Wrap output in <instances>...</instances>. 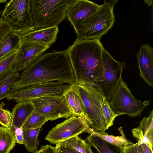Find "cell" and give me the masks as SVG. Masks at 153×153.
Segmentation results:
<instances>
[{
    "label": "cell",
    "instance_id": "cell-21",
    "mask_svg": "<svg viewBox=\"0 0 153 153\" xmlns=\"http://www.w3.org/2000/svg\"><path fill=\"white\" fill-rule=\"evenodd\" d=\"M85 140L99 153H122V147L109 143L96 136L90 134Z\"/></svg>",
    "mask_w": 153,
    "mask_h": 153
},
{
    "label": "cell",
    "instance_id": "cell-38",
    "mask_svg": "<svg viewBox=\"0 0 153 153\" xmlns=\"http://www.w3.org/2000/svg\"><path fill=\"white\" fill-rule=\"evenodd\" d=\"M33 153H44V152L43 149L40 148L39 150H36L35 152H33Z\"/></svg>",
    "mask_w": 153,
    "mask_h": 153
},
{
    "label": "cell",
    "instance_id": "cell-1",
    "mask_svg": "<svg viewBox=\"0 0 153 153\" xmlns=\"http://www.w3.org/2000/svg\"><path fill=\"white\" fill-rule=\"evenodd\" d=\"M76 83L67 50L45 53L23 70L11 89L19 90L42 83Z\"/></svg>",
    "mask_w": 153,
    "mask_h": 153
},
{
    "label": "cell",
    "instance_id": "cell-29",
    "mask_svg": "<svg viewBox=\"0 0 153 153\" xmlns=\"http://www.w3.org/2000/svg\"><path fill=\"white\" fill-rule=\"evenodd\" d=\"M17 50L13 51L0 59V73L7 69L12 68L16 59Z\"/></svg>",
    "mask_w": 153,
    "mask_h": 153
},
{
    "label": "cell",
    "instance_id": "cell-5",
    "mask_svg": "<svg viewBox=\"0 0 153 153\" xmlns=\"http://www.w3.org/2000/svg\"><path fill=\"white\" fill-rule=\"evenodd\" d=\"M1 18L20 35L35 30L32 19L30 0H11L7 2Z\"/></svg>",
    "mask_w": 153,
    "mask_h": 153
},
{
    "label": "cell",
    "instance_id": "cell-15",
    "mask_svg": "<svg viewBox=\"0 0 153 153\" xmlns=\"http://www.w3.org/2000/svg\"><path fill=\"white\" fill-rule=\"evenodd\" d=\"M58 26L35 29L21 35V42L51 46L56 39Z\"/></svg>",
    "mask_w": 153,
    "mask_h": 153
},
{
    "label": "cell",
    "instance_id": "cell-6",
    "mask_svg": "<svg viewBox=\"0 0 153 153\" xmlns=\"http://www.w3.org/2000/svg\"><path fill=\"white\" fill-rule=\"evenodd\" d=\"M113 9L104 3L100 5L77 34V39H100L106 34L115 22Z\"/></svg>",
    "mask_w": 153,
    "mask_h": 153
},
{
    "label": "cell",
    "instance_id": "cell-20",
    "mask_svg": "<svg viewBox=\"0 0 153 153\" xmlns=\"http://www.w3.org/2000/svg\"><path fill=\"white\" fill-rule=\"evenodd\" d=\"M12 68H9L0 73V100L5 98L12 85L20 75Z\"/></svg>",
    "mask_w": 153,
    "mask_h": 153
},
{
    "label": "cell",
    "instance_id": "cell-4",
    "mask_svg": "<svg viewBox=\"0 0 153 153\" xmlns=\"http://www.w3.org/2000/svg\"><path fill=\"white\" fill-rule=\"evenodd\" d=\"M81 97L91 123L90 128L94 131L105 133L107 125L101 107L104 97L94 84L72 85Z\"/></svg>",
    "mask_w": 153,
    "mask_h": 153
},
{
    "label": "cell",
    "instance_id": "cell-14",
    "mask_svg": "<svg viewBox=\"0 0 153 153\" xmlns=\"http://www.w3.org/2000/svg\"><path fill=\"white\" fill-rule=\"evenodd\" d=\"M140 77L153 86V49L148 44L143 45L136 54Z\"/></svg>",
    "mask_w": 153,
    "mask_h": 153
},
{
    "label": "cell",
    "instance_id": "cell-24",
    "mask_svg": "<svg viewBox=\"0 0 153 153\" xmlns=\"http://www.w3.org/2000/svg\"><path fill=\"white\" fill-rule=\"evenodd\" d=\"M42 127L23 130L24 144L28 151L33 152L38 149V135Z\"/></svg>",
    "mask_w": 153,
    "mask_h": 153
},
{
    "label": "cell",
    "instance_id": "cell-9",
    "mask_svg": "<svg viewBox=\"0 0 153 153\" xmlns=\"http://www.w3.org/2000/svg\"><path fill=\"white\" fill-rule=\"evenodd\" d=\"M71 85L59 82L42 83L19 90L11 89L5 98L17 103L50 95H63Z\"/></svg>",
    "mask_w": 153,
    "mask_h": 153
},
{
    "label": "cell",
    "instance_id": "cell-22",
    "mask_svg": "<svg viewBox=\"0 0 153 153\" xmlns=\"http://www.w3.org/2000/svg\"><path fill=\"white\" fill-rule=\"evenodd\" d=\"M16 143L14 131L7 127L0 126V153H10Z\"/></svg>",
    "mask_w": 153,
    "mask_h": 153
},
{
    "label": "cell",
    "instance_id": "cell-25",
    "mask_svg": "<svg viewBox=\"0 0 153 153\" xmlns=\"http://www.w3.org/2000/svg\"><path fill=\"white\" fill-rule=\"evenodd\" d=\"M81 153H94L91 146L86 140L78 136L72 137L62 142Z\"/></svg>",
    "mask_w": 153,
    "mask_h": 153
},
{
    "label": "cell",
    "instance_id": "cell-17",
    "mask_svg": "<svg viewBox=\"0 0 153 153\" xmlns=\"http://www.w3.org/2000/svg\"><path fill=\"white\" fill-rule=\"evenodd\" d=\"M72 115L78 117H84L87 119L90 124L89 119L83 103L79 95L74 88L71 85L63 95Z\"/></svg>",
    "mask_w": 153,
    "mask_h": 153
},
{
    "label": "cell",
    "instance_id": "cell-37",
    "mask_svg": "<svg viewBox=\"0 0 153 153\" xmlns=\"http://www.w3.org/2000/svg\"><path fill=\"white\" fill-rule=\"evenodd\" d=\"M145 3L148 6H151L152 4V0H144Z\"/></svg>",
    "mask_w": 153,
    "mask_h": 153
},
{
    "label": "cell",
    "instance_id": "cell-31",
    "mask_svg": "<svg viewBox=\"0 0 153 153\" xmlns=\"http://www.w3.org/2000/svg\"><path fill=\"white\" fill-rule=\"evenodd\" d=\"M122 153H144L141 144L136 143L122 147Z\"/></svg>",
    "mask_w": 153,
    "mask_h": 153
},
{
    "label": "cell",
    "instance_id": "cell-13",
    "mask_svg": "<svg viewBox=\"0 0 153 153\" xmlns=\"http://www.w3.org/2000/svg\"><path fill=\"white\" fill-rule=\"evenodd\" d=\"M51 46L21 42L13 67L15 72H19L37 60Z\"/></svg>",
    "mask_w": 153,
    "mask_h": 153
},
{
    "label": "cell",
    "instance_id": "cell-23",
    "mask_svg": "<svg viewBox=\"0 0 153 153\" xmlns=\"http://www.w3.org/2000/svg\"><path fill=\"white\" fill-rule=\"evenodd\" d=\"M118 130L121 134V136H115L109 135L106 132L101 133L94 131L91 135L97 136L109 143L121 147L123 146H129L134 143L126 137L121 127H119Z\"/></svg>",
    "mask_w": 153,
    "mask_h": 153
},
{
    "label": "cell",
    "instance_id": "cell-3",
    "mask_svg": "<svg viewBox=\"0 0 153 153\" xmlns=\"http://www.w3.org/2000/svg\"><path fill=\"white\" fill-rule=\"evenodd\" d=\"M74 0H30L32 19L35 29L58 26L66 17Z\"/></svg>",
    "mask_w": 153,
    "mask_h": 153
},
{
    "label": "cell",
    "instance_id": "cell-8",
    "mask_svg": "<svg viewBox=\"0 0 153 153\" xmlns=\"http://www.w3.org/2000/svg\"><path fill=\"white\" fill-rule=\"evenodd\" d=\"M102 58L103 71L94 85L108 102L122 79L124 64L115 60L105 49Z\"/></svg>",
    "mask_w": 153,
    "mask_h": 153
},
{
    "label": "cell",
    "instance_id": "cell-28",
    "mask_svg": "<svg viewBox=\"0 0 153 153\" xmlns=\"http://www.w3.org/2000/svg\"><path fill=\"white\" fill-rule=\"evenodd\" d=\"M101 104L103 115L108 129L113 125L114 120L118 115L116 114L112 110L108 102L107 101L104 97Z\"/></svg>",
    "mask_w": 153,
    "mask_h": 153
},
{
    "label": "cell",
    "instance_id": "cell-34",
    "mask_svg": "<svg viewBox=\"0 0 153 153\" xmlns=\"http://www.w3.org/2000/svg\"><path fill=\"white\" fill-rule=\"evenodd\" d=\"M40 148L43 149L44 153H55L54 147L50 145H42Z\"/></svg>",
    "mask_w": 153,
    "mask_h": 153
},
{
    "label": "cell",
    "instance_id": "cell-36",
    "mask_svg": "<svg viewBox=\"0 0 153 153\" xmlns=\"http://www.w3.org/2000/svg\"><path fill=\"white\" fill-rule=\"evenodd\" d=\"M144 153H153V151L145 143L141 144Z\"/></svg>",
    "mask_w": 153,
    "mask_h": 153
},
{
    "label": "cell",
    "instance_id": "cell-26",
    "mask_svg": "<svg viewBox=\"0 0 153 153\" xmlns=\"http://www.w3.org/2000/svg\"><path fill=\"white\" fill-rule=\"evenodd\" d=\"M47 121L45 117L35 110L25 121L21 128L23 130L36 128L42 127Z\"/></svg>",
    "mask_w": 153,
    "mask_h": 153
},
{
    "label": "cell",
    "instance_id": "cell-27",
    "mask_svg": "<svg viewBox=\"0 0 153 153\" xmlns=\"http://www.w3.org/2000/svg\"><path fill=\"white\" fill-rule=\"evenodd\" d=\"M5 105L4 102H1L0 104V124L14 131V129L13 125V113L9 110L3 108Z\"/></svg>",
    "mask_w": 153,
    "mask_h": 153
},
{
    "label": "cell",
    "instance_id": "cell-30",
    "mask_svg": "<svg viewBox=\"0 0 153 153\" xmlns=\"http://www.w3.org/2000/svg\"><path fill=\"white\" fill-rule=\"evenodd\" d=\"M12 31L11 25L0 18V42L7 34Z\"/></svg>",
    "mask_w": 153,
    "mask_h": 153
},
{
    "label": "cell",
    "instance_id": "cell-2",
    "mask_svg": "<svg viewBox=\"0 0 153 153\" xmlns=\"http://www.w3.org/2000/svg\"><path fill=\"white\" fill-rule=\"evenodd\" d=\"M104 49L100 39L76 40L67 49L76 83L94 84L102 74Z\"/></svg>",
    "mask_w": 153,
    "mask_h": 153
},
{
    "label": "cell",
    "instance_id": "cell-39",
    "mask_svg": "<svg viewBox=\"0 0 153 153\" xmlns=\"http://www.w3.org/2000/svg\"><path fill=\"white\" fill-rule=\"evenodd\" d=\"M7 3L6 0H0V4L2 3Z\"/></svg>",
    "mask_w": 153,
    "mask_h": 153
},
{
    "label": "cell",
    "instance_id": "cell-16",
    "mask_svg": "<svg viewBox=\"0 0 153 153\" xmlns=\"http://www.w3.org/2000/svg\"><path fill=\"white\" fill-rule=\"evenodd\" d=\"M153 111L147 117L143 118L138 126L132 130L133 136L140 145L145 143L152 150L153 148Z\"/></svg>",
    "mask_w": 153,
    "mask_h": 153
},
{
    "label": "cell",
    "instance_id": "cell-40",
    "mask_svg": "<svg viewBox=\"0 0 153 153\" xmlns=\"http://www.w3.org/2000/svg\"><path fill=\"white\" fill-rule=\"evenodd\" d=\"M77 153H80V152H77Z\"/></svg>",
    "mask_w": 153,
    "mask_h": 153
},
{
    "label": "cell",
    "instance_id": "cell-12",
    "mask_svg": "<svg viewBox=\"0 0 153 153\" xmlns=\"http://www.w3.org/2000/svg\"><path fill=\"white\" fill-rule=\"evenodd\" d=\"M100 6L86 0H74L72 3L67 10L66 17L72 24L77 34Z\"/></svg>",
    "mask_w": 153,
    "mask_h": 153
},
{
    "label": "cell",
    "instance_id": "cell-41",
    "mask_svg": "<svg viewBox=\"0 0 153 153\" xmlns=\"http://www.w3.org/2000/svg\"><path fill=\"white\" fill-rule=\"evenodd\" d=\"M1 14V13H0V14Z\"/></svg>",
    "mask_w": 153,
    "mask_h": 153
},
{
    "label": "cell",
    "instance_id": "cell-35",
    "mask_svg": "<svg viewBox=\"0 0 153 153\" xmlns=\"http://www.w3.org/2000/svg\"><path fill=\"white\" fill-rule=\"evenodd\" d=\"M118 1V0H105L103 3L113 8Z\"/></svg>",
    "mask_w": 153,
    "mask_h": 153
},
{
    "label": "cell",
    "instance_id": "cell-32",
    "mask_svg": "<svg viewBox=\"0 0 153 153\" xmlns=\"http://www.w3.org/2000/svg\"><path fill=\"white\" fill-rule=\"evenodd\" d=\"M55 145L56 146L54 147L55 153H77L78 152L75 149L62 142Z\"/></svg>",
    "mask_w": 153,
    "mask_h": 153
},
{
    "label": "cell",
    "instance_id": "cell-19",
    "mask_svg": "<svg viewBox=\"0 0 153 153\" xmlns=\"http://www.w3.org/2000/svg\"><path fill=\"white\" fill-rule=\"evenodd\" d=\"M21 42V35L12 31L0 42V59L18 50Z\"/></svg>",
    "mask_w": 153,
    "mask_h": 153
},
{
    "label": "cell",
    "instance_id": "cell-7",
    "mask_svg": "<svg viewBox=\"0 0 153 153\" xmlns=\"http://www.w3.org/2000/svg\"><path fill=\"white\" fill-rule=\"evenodd\" d=\"M150 102V100L141 101L137 99L122 78L108 101L116 114L118 116L126 114L133 117L140 115Z\"/></svg>",
    "mask_w": 153,
    "mask_h": 153
},
{
    "label": "cell",
    "instance_id": "cell-33",
    "mask_svg": "<svg viewBox=\"0 0 153 153\" xmlns=\"http://www.w3.org/2000/svg\"><path fill=\"white\" fill-rule=\"evenodd\" d=\"M15 138L16 143L19 144H23V131L21 128H17L14 130Z\"/></svg>",
    "mask_w": 153,
    "mask_h": 153
},
{
    "label": "cell",
    "instance_id": "cell-18",
    "mask_svg": "<svg viewBox=\"0 0 153 153\" xmlns=\"http://www.w3.org/2000/svg\"><path fill=\"white\" fill-rule=\"evenodd\" d=\"M35 110L30 100L17 103L13 108V126L21 128L23 123Z\"/></svg>",
    "mask_w": 153,
    "mask_h": 153
},
{
    "label": "cell",
    "instance_id": "cell-10",
    "mask_svg": "<svg viewBox=\"0 0 153 153\" xmlns=\"http://www.w3.org/2000/svg\"><path fill=\"white\" fill-rule=\"evenodd\" d=\"M93 131L85 117L72 115L50 130L45 139L56 144L82 133L91 134Z\"/></svg>",
    "mask_w": 153,
    "mask_h": 153
},
{
    "label": "cell",
    "instance_id": "cell-11",
    "mask_svg": "<svg viewBox=\"0 0 153 153\" xmlns=\"http://www.w3.org/2000/svg\"><path fill=\"white\" fill-rule=\"evenodd\" d=\"M35 110L47 121L66 119L72 115L63 95H50L30 100Z\"/></svg>",
    "mask_w": 153,
    "mask_h": 153
}]
</instances>
